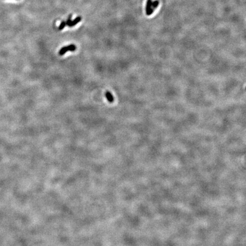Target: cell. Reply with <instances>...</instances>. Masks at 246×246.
I'll list each match as a JSON object with an SVG mask.
<instances>
[{
  "instance_id": "cell-1",
  "label": "cell",
  "mask_w": 246,
  "mask_h": 246,
  "mask_svg": "<svg viewBox=\"0 0 246 246\" xmlns=\"http://www.w3.org/2000/svg\"><path fill=\"white\" fill-rule=\"evenodd\" d=\"M152 0H148L147 2V5H146V8H145V11H146V14L147 15H150L151 14L153 13V9L152 8Z\"/></svg>"
},
{
  "instance_id": "cell-3",
  "label": "cell",
  "mask_w": 246,
  "mask_h": 246,
  "mask_svg": "<svg viewBox=\"0 0 246 246\" xmlns=\"http://www.w3.org/2000/svg\"><path fill=\"white\" fill-rule=\"evenodd\" d=\"M106 98L107 99V100L109 103H113V100H114L113 97L112 95L111 94V93L109 92V91H107L106 92Z\"/></svg>"
},
{
  "instance_id": "cell-8",
  "label": "cell",
  "mask_w": 246,
  "mask_h": 246,
  "mask_svg": "<svg viewBox=\"0 0 246 246\" xmlns=\"http://www.w3.org/2000/svg\"><path fill=\"white\" fill-rule=\"evenodd\" d=\"M71 16L70 15L69 17V18H68V19H67V21L66 22V25L67 26H68L69 25V24L71 23Z\"/></svg>"
},
{
  "instance_id": "cell-5",
  "label": "cell",
  "mask_w": 246,
  "mask_h": 246,
  "mask_svg": "<svg viewBox=\"0 0 246 246\" xmlns=\"http://www.w3.org/2000/svg\"><path fill=\"white\" fill-rule=\"evenodd\" d=\"M158 5H159V2H158L157 0H156V1H153V2H152V5H151V6H152V8H153V10H154V9H156L158 7Z\"/></svg>"
},
{
  "instance_id": "cell-7",
  "label": "cell",
  "mask_w": 246,
  "mask_h": 246,
  "mask_svg": "<svg viewBox=\"0 0 246 246\" xmlns=\"http://www.w3.org/2000/svg\"><path fill=\"white\" fill-rule=\"evenodd\" d=\"M68 46H69V51H74L76 50V46H75V44H69Z\"/></svg>"
},
{
  "instance_id": "cell-4",
  "label": "cell",
  "mask_w": 246,
  "mask_h": 246,
  "mask_svg": "<svg viewBox=\"0 0 246 246\" xmlns=\"http://www.w3.org/2000/svg\"><path fill=\"white\" fill-rule=\"evenodd\" d=\"M68 51H69L68 46H65V47H62V49L59 50V54L60 55H63L65 54L66 53H67V52Z\"/></svg>"
},
{
  "instance_id": "cell-2",
  "label": "cell",
  "mask_w": 246,
  "mask_h": 246,
  "mask_svg": "<svg viewBox=\"0 0 246 246\" xmlns=\"http://www.w3.org/2000/svg\"><path fill=\"white\" fill-rule=\"evenodd\" d=\"M82 19V18L81 17H77L76 18H75L73 21H71V23L69 24V25H68L69 27H72L75 26L76 24H78L79 22H81Z\"/></svg>"
},
{
  "instance_id": "cell-6",
  "label": "cell",
  "mask_w": 246,
  "mask_h": 246,
  "mask_svg": "<svg viewBox=\"0 0 246 246\" xmlns=\"http://www.w3.org/2000/svg\"><path fill=\"white\" fill-rule=\"evenodd\" d=\"M66 26V22L65 21H62V22H61V24H60L59 26L58 27V29H59V30H61L63 29Z\"/></svg>"
}]
</instances>
